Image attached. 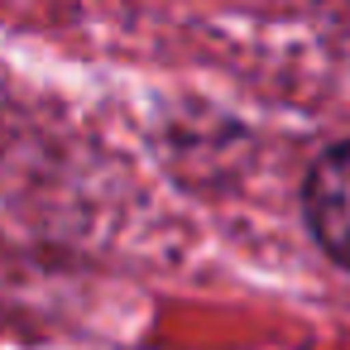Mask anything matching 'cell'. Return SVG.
I'll return each instance as SVG.
<instances>
[{"label":"cell","mask_w":350,"mask_h":350,"mask_svg":"<svg viewBox=\"0 0 350 350\" xmlns=\"http://www.w3.org/2000/svg\"><path fill=\"white\" fill-rule=\"evenodd\" d=\"M307 221L331 259L350 269V144L326 149L307 173Z\"/></svg>","instance_id":"6da1fadb"}]
</instances>
